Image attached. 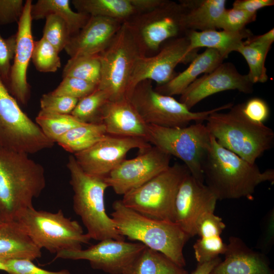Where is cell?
Listing matches in <instances>:
<instances>
[{
    "mask_svg": "<svg viewBox=\"0 0 274 274\" xmlns=\"http://www.w3.org/2000/svg\"><path fill=\"white\" fill-rule=\"evenodd\" d=\"M66 166L74 192L73 209L80 217L86 234L90 239L99 241L108 238L124 240L106 212L105 193L108 186L104 179L85 173L73 155L69 156Z\"/></svg>",
    "mask_w": 274,
    "mask_h": 274,
    "instance_id": "cell-5",
    "label": "cell"
},
{
    "mask_svg": "<svg viewBox=\"0 0 274 274\" xmlns=\"http://www.w3.org/2000/svg\"><path fill=\"white\" fill-rule=\"evenodd\" d=\"M147 142L184 162L191 175L204 183L202 165L211 135L202 122L182 127L148 125Z\"/></svg>",
    "mask_w": 274,
    "mask_h": 274,
    "instance_id": "cell-9",
    "label": "cell"
},
{
    "mask_svg": "<svg viewBox=\"0 0 274 274\" xmlns=\"http://www.w3.org/2000/svg\"><path fill=\"white\" fill-rule=\"evenodd\" d=\"M257 13H250L233 8L225 9L221 18L219 29L229 31H239L256 20Z\"/></svg>",
    "mask_w": 274,
    "mask_h": 274,
    "instance_id": "cell-39",
    "label": "cell"
},
{
    "mask_svg": "<svg viewBox=\"0 0 274 274\" xmlns=\"http://www.w3.org/2000/svg\"><path fill=\"white\" fill-rule=\"evenodd\" d=\"M190 174L184 164L170 165L140 187L123 195L126 207L150 218L174 222V206L179 188Z\"/></svg>",
    "mask_w": 274,
    "mask_h": 274,
    "instance_id": "cell-8",
    "label": "cell"
},
{
    "mask_svg": "<svg viewBox=\"0 0 274 274\" xmlns=\"http://www.w3.org/2000/svg\"><path fill=\"white\" fill-rule=\"evenodd\" d=\"M225 259L210 274H274L266 255L249 248L239 237L229 238Z\"/></svg>",
    "mask_w": 274,
    "mask_h": 274,
    "instance_id": "cell-21",
    "label": "cell"
},
{
    "mask_svg": "<svg viewBox=\"0 0 274 274\" xmlns=\"http://www.w3.org/2000/svg\"><path fill=\"white\" fill-rule=\"evenodd\" d=\"M70 3L69 0H38L32 5V20H40L50 14L56 15L65 21L71 37L74 36L86 25L90 16L74 11Z\"/></svg>",
    "mask_w": 274,
    "mask_h": 274,
    "instance_id": "cell-29",
    "label": "cell"
},
{
    "mask_svg": "<svg viewBox=\"0 0 274 274\" xmlns=\"http://www.w3.org/2000/svg\"><path fill=\"white\" fill-rule=\"evenodd\" d=\"M24 4L23 0H0V25L18 22Z\"/></svg>",
    "mask_w": 274,
    "mask_h": 274,
    "instance_id": "cell-45",
    "label": "cell"
},
{
    "mask_svg": "<svg viewBox=\"0 0 274 274\" xmlns=\"http://www.w3.org/2000/svg\"><path fill=\"white\" fill-rule=\"evenodd\" d=\"M182 18L179 2L163 0L155 9L135 14L125 22L143 55L148 56L149 53H157L166 41L186 35Z\"/></svg>",
    "mask_w": 274,
    "mask_h": 274,
    "instance_id": "cell-12",
    "label": "cell"
},
{
    "mask_svg": "<svg viewBox=\"0 0 274 274\" xmlns=\"http://www.w3.org/2000/svg\"><path fill=\"white\" fill-rule=\"evenodd\" d=\"M202 172L204 182L218 200L246 197L252 200L260 184L274 182V170L261 171L251 163L221 146L211 135Z\"/></svg>",
    "mask_w": 274,
    "mask_h": 274,
    "instance_id": "cell-1",
    "label": "cell"
},
{
    "mask_svg": "<svg viewBox=\"0 0 274 274\" xmlns=\"http://www.w3.org/2000/svg\"><path fill=\"white\" fill-rule=\"evenodd\" d=\"M152 81L138 83L128 99L148 125L167 127H182L192 121L202 122L213 112L230 109L228 103L209 110L192 112L173 96L162 94L153 88Z\"/></svg>",
    "mask_w": 274,
    "mask_h": 274,
    "instance_id": "cell-7",
    "label": "cell"
},
{
    "mask_svg": "<svg viewBox=\"0 0 274 274\" xmlns=\"http://www.w3.org/2000/svg\"><path fill=\"white\" fill-rule=\"evenodd\" d=\"M198 50L190 49L189 39L185 35L166 41L155 54L141 56L131 77L127 99L141 81H154L158 86L167 83L176 75L175 70L177 65L190 63L198 54Z\"/></svg>",
    "mask_w": 274,
    "mask_h": 274,
    "instance_id": "cell-13",
    "label": "cell"
},
{
    "mask_svg": "<svg viewBox=\"0 0 274 274\" xmlns=\"http://www.w3.org/2000/svg\"><path fill=\"white\" fill-rule=\"evenodd\" d=\"M146 246L142 243L108 238L88 248L63 251L55 259L88 260L91 266L110 274H122Z\"/></svg>",
    "mask_w": 274,
    "mask_h": 274,
    "instance_id": "cell-16",
    "label": "cell"
},
{
    "mask_svg": "<svg viewBox=\"0 0 274 274\" xmlns=\"http://www.w3.org/2000/svg\"><path fill=\"white\" fill-rule=\"evenodd\" d=\"M163 0H131L137 14L150 11L159 6Z\"/></svg>",
    "mask_w": 274,
    "mask_h": 274,
    "instance_id": "cell-47",
    "label": "cell"
},
{
    "mask_svg": "<svg viewBox=\"0 0 274 274\" xmlns=\"http://www.w3.org/2000/svg\"><path fill=\"white\" fill-rule=\"evenodd\" d=\"M151 146L140 138L108 134L91 147L73 155L85 173L104 179L125 159L129 151H141Z\"/></svg>",
    "mask_w": 274,
    "mask_h": 274,
    "instance_id": "cell-15",
    "label": "cell"
},
{
    "mask_svg": "<svg viewBox=\"0 0 274 274\" xmlns=\"http://www.w3.org/2000/svg\"><path fill=\"white\" fill-rule=\"evenodd\" d=\"M79 99L68 96L55 95L51 92L43 94L40 99L41 111L60 114H71Z\"/></svg>",
    "mask_w": 274,
    "mask_h": 274,
    "instance_id": "cell-40",
    "label": "cell"
},
{
    "mask_svg": "<svg viewBox=\"0 0 274 274\" xmlns=\"http://www.w3.org/2000/svg\"><path fill=\"white\" fill-rule=\"evenodd\" d=\"M206 121L209 133L218 144L250 163H256L273 146V130L246 117L241 104L226 113L213 112Z\"/></svg>",
    "mask_w": 274,
    "mask_h": 274,
    "instance_id": "cell-4",
    "label": "cell"
},
{
    "mask_svg": "<svg viewBox=\"0 0 274 274\" xmlns=\"http://www.w3.org/2000/svg\"><path fill=\"white\" fill-rule=\"evenodd\" d=\"M124 22L90 16L86 25L71 38L64 50L70 58L99 54L108 46Z\"/></svg>",
    "mask_w": 274,
    "mask_h": 274,
    "instance_id": "cell-20",
    "label": "cell"
},
{
    "mask_svg": "<svg viewBox=\"0 0 274 274\" xmlns=\"http://www.w3.org/2000/svg\"><path fill=\"white\" fill-rule=\"evenodd\" d=\"M135 157L124 159L104 178L108 187L123 195L166 169L172 156L154 146L139 151Z\"/></svg>",
    "mask_w": 274,
    "mask_h": 274,
    "instance_id": "cell-14",
    "label": "cell"
},
{
    "mask_svg": "<svg viewBox=\"0 0 274 274\" xmlns=\"http://www.w3.org/2000/svg\"><path fill=\"white\" fill-rule=\"evenodd\" d=\"M273 5V0H236L232 4V8L257 13L260 9Z\"/></svg>",
    "mask_w": 274,
    "mask_h": 274,
    "instance_id": "cell-46",
    "label": "cell"
},
{
    "mask_svg": "<svg viewBox=\"0 0 274 274\" xmlns=\"http://www.w3.org/2000/svg\"><path fill=\"white\" fill-rule=\"evenodd\" d=\"M45 19L42 38L60 52L71 38L67 26L62 18L54 14L49 15Z\"/></svg>",
    "mask_w": 274,
    "mask_h": 274,
    "instance_id": "cell-37",
    "label": "cell"
},
{
    "mask_svg": "<svg viewBox=\"0 0 274 274\" xmlns=\"http://www.w3.org/2000/svg\"><path fill=\"white\" fill-rule=\"evenodd\" d=\"M191 50L206 47L217 51L224 59L233 51L237 52L244 39L253 35L247 28L239 31H229L224 30H209L202 31H189L186 33Z\"/></svg>",
    "mask_w": 274,
    "mask_h": 274,
    "instance_id": "cell-27",
    "label": "cell"
},
{
    "mask_svg": "<svg viewBox=\"0 0 274 274\" xmlns=\"http://www.w3.org/2000/svg\"><path fill=\"white\" fill-rule=\"evenodd\" d=\"M109 100L107 93L97 87L92 93L79 100L71 114L84 123H101L102 109Z\"/></svg>",
    "mask_w": 274,
    "mask_h": 274,
    "instance_id": "cell-35",
    "label": "cell"
},
{
    "mask_svg": "<svg viewBox=\"0 0 274 274\" xmlns=\"http://www.w3.org/2000/svg\"><path fill=\"white\" fill-rule=\"evenodd\" d=\"M101 67L99 54L70 58L62 72V78L80 79L97 86L101 79Z\"/></svg>",
    "mask_w": 274,
    "mask_h": 274,
    "instance_id": "cell-33",
    "label": "cell"
},
{
    "mask_svg": "<svg viewBox=\"0 0 274 274\" xmlns=\"http://www.w3.org/2000/svg\"><path fill=\"white\" fill-rule=\"evenodd\" d=\"M183 24L186 33L219 29L226 9L225 0H181Z\"/></svg>",
    "mask_w": 274,
    "mask_h": 274,
    "instance_id": "cell-25",
    "label": "cell"
},
{
    "mask_svg": "<svg viewBox=\"0 0 274 274\" xmlns=\"http://www.w3.org/2000/svg\"><path fill=\"white\" fill-rule=\"evenodd\" d=\"M111 214L119 233L158 251L178 266H186L183 248L190 237L176 223L146 217L125 207L121 200Z\"/></svg>",
    "mask_w": 274,
    "mask_h": 274,
    "instance_id": "cell-3",
    "label": "cell"
},
{
    "mask_svg": "<svg viewBox=\"0 0 274 274\" xmlns=\"http://www.w3.org/2000/svg\"><path fill=\"white\" fill-rule=\"evenodd\" d=\"M142 56L145 55L124 21L108 46L99 54L101 74L97 87L107 93L109 100L127 99L132 72Z\"/></svg>",
    "mask_w": 274,
    "mask_h": 274,
    "instance_id": "cell-10",
    "label": "cell"
},
{
    "mask_svg": "<svg viewBox=\"0 0 274 274\" xmlns=\"http://www.w3.org/2000/svg\"><path fill=\"white\" fill-rule=\"evenodd\" d=\"M253 85L247 74L239 73L232 63L223 62L192 83L180 95L179 101L191 110L202 100L218 92L236 90L251 93Z\"/></svg>",
    "mask_w": 274,
    "mask_h": 274,
    "instance_id": "cell-18",
    "label": "cell"
},
{
    "mask_svg": "<svg viewBox=\"0 0 274 274\" xmlns=\"http://www.w3.org/2000/svg\"><path fill=\"white\" fill-rule=\"evenodd\" d=\"M6 272L9 274H72L68 270L53 271L36 266L31 260L15 259L5 261Z\"/></svg>",
    "mask_w": 274,
    "mask_h": 274,
    "instance_id": "cell-43",
    "label": "cell"
},
{
    "mask_svg": "<svg viewBox=\"0 0 274 274\" xmlns=\"http://www.w3.org/2000/svg\"><path fill=\"white\" fill-rule=\"evenodd\" d=\"M41 256V249L19 222L13 220L0 224V260L33 261Z\"/></svg>",
    "mask_w": 274,
    "mask_h": 274,
    "instance_id": "cell-23",
    "label": "cell"
},
{
    "mask_svg": "<svg viewBox=\"0 0 274 274\" xmlns=\"http://www.w3.org/2000/svg\"><path fill=\"white\" fill-rule=\"evenodd\" d=\"M16 45V35L4 39L0 34V76L7 85Z\"/></svg>",
    "mask_w": 274,
    "mask_h": 274,
    "instance_id": "cell-41",
    "label": "cell"
},
{
    "mask_svg": "<svg viewBox=\"0 0 274 274\" xmlns=\"http://www.w3.org/2000/svg\"><path fill=\"white\" fill-rule=\"evenodd\" d=\"M221 261L218 257L210 261L198 263L196 269L191 274H210L213 268Z\"/></svg>",
    "mask_w": 274,
    "mask_h": 274,
    "instance_id": "cell-48",
    "label": "cell"
},
{
    "mask_svg": "<svg viewBox=\"0 0 274 274\" xmlns=\"http://www.w3.org/2000/svg\"><path fill=\"white\" fill-rule=\"evenodd\" d=\"M274 41V29L264 34L253 35L244 41L237 52L246 60L249 68L248 76L253 83L266 82L268 77L265 62L267 55Z\"/></svg>",
    "mask_w": 274,
    "mask_h": 274,
    "instance_id": "cell-28",
    "label": "cell"
},
{
    "mask_svg": "<svg viewBox=\"0 0 274 274\" xmlns=\"http://www.w3.org/2000/svg\"><path fill=\"white\" fill-rule=\"evenodd\" d=\"M0 270L6 271L7 268L5 265V262L0 260Z\"/></svg>",
    "mask_w": 274,
    "mask_h": 274,
    "instance_id": "cell-49",
    "label": "cell"
},
{
    "mask_svg": "<svg viewBox=\"0 0 274 274\" xmlns=\"http://www.w3.org/2000/svg\"><path fill=\"white\" fill-rule=\"evenodd\" d=\"M261 234L256 248L266 255L274 244V210H269L264 216L261 225Z\"/></svg>",
    "mask_w": 274,
    "mask_h": 274,
    "instance_id": "cell-44",
    "label": "cell"
},
{
    "mask_svg": "<svg viewBox=\"0 0 274 274\" xmlns=\"http://www.w3.org/2000/svg\"><path fill=\"white\" fill-rule=\"evenodd\" d=\"M101 123L108 134L138 138L147 142L148 125L127 99L108 101L102 109Z\"/></svg>",
    "mask_w": 274,
    "mask_h": 274,
    "instance_id": "cell-22",
    "label": "cell"
},
{
    "mask_svg": "<svg viewBox=\"0 0 274 274\" xmlns=\"http://www.w3.org/2000/svg\"><path fill=\"white\" fill-rule=\"evenodd\" d=\"M224 59L216 50L207 48L204 52L195 56L186 69L166 84L158 86L155 89L168 96L181 95L199 75L210 73Z\"/></svg>",
    "mask_w": 274,
    "mask_h": 274,
    "instance_id": "cell-26",
    "label": "cell"
},
{
    "mask_svg": "<svg viewBox=\"0 0 274 274\" xmlns=\"http://www.w3.org/2000/svg\"><path fill=\"white\" fill-rule=\"evenodd\" d=\"M217 198L210 188L191 174L182 182L174 206L175 223L190 237L196 235V227L204 214L214 212Z\"/></svg>",
    "mask_w": 274,
    "mask_h": 274,
    "instance_id": "cell-17",
    "label": "cell"
},
{
    "mask_svg": "<svg viewBox=\"0 0 274 274\" xmlns=\"http://www.w3.org/2000/svg\"><path fill=\"white\" fill-rule=\"evenodd\" d=\"M15 220L41 249L52 253L82 249L91 239L79 222L65 217L61 210L51 213L32 207L21 212Z\"/></svg>",
    "mask_w": 274,
    "mask_h": 274,
    "instance_id": "cell-6",
    "label": "cell"
},
{
    "mask_svg": "<svg viewBox=\"0 0 274 274\" xmlns=\"http://www.w3.org/2000/svg\"><path fill=\"white\" fill-rule=\"evenodd\" d=\"M54 144L22 110L0 76V146L29 155Z\"/></svg>",
    "mask_w": 274,
    "mask_h": 274,
    "instance_id": "cell-11",
    "label": "cell"
},
{
    "mask_svg": "<svg viewBox=\"0 0 274 274\" xmlns=\"http://www.w3.org/2000/svg\"><path fill=\"white\" fill-rule=\"evenodd\" d=\"M97 87L85 80L66 77L63 78L57 88L50 92L53 95L68 96L79 100L92 93Z\"/></svg>",
    "mask_w": 274,
    "mask_h": 274,
    "instance_id": "cell-38",
    "label": "cell"
},
{
    "mask_svg": "<svg viewBox=\"0 0 274 274\" xmlns=\"http://www.w3.org/2000/svg\"><path fill=\"white\" fill-rule=\"evenodd\" d=\"M36 123L44 135L53 143L56 142L73 128L82 123L71 114H60L40 111Z\"/></svg>",
    "mask_w": 274,
    "mask_h": 274,
    "instance_id": "cell-34",
    "label": "cell"
},
{
    "mask_svg": "<svg viewBox=\"0 0 274 274\" xmlns=\"http://www.w3.org/2000/svg\"><path fill=\"white\" fill-rule=\"evenodd\" d=\"M78 12L125 21L136 14L131 0H73Z\"/></svg>",
    "mask_w": 274,
    "mask_h": 274,
    "instance_id": "cell-31",
    "label": "cell"
},
{
    "mask_svg": "<svg viewBox=\"0 0 274 274\" xmlns=\"http://www.w3.org/2000/svg\"><path fill=\"white\" fill-rule=\"evenodd\" d=\"M107 134L102 123H83L70 130L56 143L66 151L74 154L91 147Z\"/></svg>",
    "mask_w": 274,
    "mask_h": 274,
    "instance_id": "cell-32",
    "label": "cell"
},
{
    "mask_svg": "<svg viewBox=\"0 0 274 274\" xmlns=\"http://www.w3.org/2000/svg\"><path fill=\"white\" fill-rule=\"evenodd\" d=\"M122 274H189L167 257L145 247Z\"/></svg>",
    "mask_w": 274,
    "mask_h": 274,
    "instance_id": "cell-30",
    "label": "cell"
},
{
    "mask_svg": "<svg viewBox=\"0 0 274 274\" xmlns=\"http://www.w3.org/2000/svg\"><path fill=\"white\" fill-rule=\"evenodd\" d=\"M244 114L250 120L264 124L269 116V108L267 102L259 97H253L241 104Z\"/></svg>",
    "mask_w": 274,
    "mask_h": 274,
    "instance_id": "cell-42",
    "label": "cell"
},
{
    "mask_svg": "<svg viewBox=\"0 0 274 274\" xmlns=\"http://www.w3.org/2000/svg\"><path fill=\"white\" fill-rule=\"evenodd\" d=\"M4 222H5V220H4V219L3 218V217H2V216L0 214V224Z\"/></svg>",
    "mask_w": 274,
    "mask_h": 274,
    "instance_id": "cell-50",
    "label": "cell"
},
{
    "mask_svg": "<svg viewBox=\"0 0 274 274\" xmlns=\"http://www.w3.org/2000/svg\"><path fill=\"white\" fill-rule=\"evenodd\" d=\"M32 1L26 0L22 15L17 22L16 45L13 62L6 85L19 104L26 105L30 96L27 72L33 48L31 16Z\"/></svg>",
    "mask_w": 274,
    "mask_h": 274,
    "instance_id": "cell-19",
    "label": "cell"
},
{
    "mask_svg": "<svg viewBox=\"0 0 274 274\" xmlns=\"http://www.w3.org/2000/svg\"><path fill=\"white\" fill-rule=\"evenodd\" d=\"M46 187L43 166L24 153L0 146V214L5 221L15 220Z\"/></svg>",
    "mask_w": 274,
    "mask_h": 274,
    "instance_id": "cell-2",
    "label": "cell"
},
{
    "mask_svg": "<svg viewBox=\"0 0 274 274\" xmlns=\"http://www.w3.org/2000/svg\"><path fill=\"white\" fill-rule=\"evenodd\" d=\"M59 52L42 38L34 42L31 59L36 68L42 73H54L61 66Z\"/></svg>",
    "mask_w": 274,
    "mask_h": 274,
    "instance_id": "cell-36",
    "label": "cell"
},
{
    "mask_svg": "<svg viewBox=\"0 0 274 274\" xmlns=\"http://www.w3.org/2000/svg\"><path fill=\"white\" fill-rule=\"evenodd\" d=\"M225 224L214 212L203 215L197 222L196 235L199 236L193 245L195 257L198 263L213 260L224 254L227 244L223 243L220 235Z\"/></svg>",
    "mask_w": 274,
    "mask_h": 274,
    "instance_id": "cell-24",
    "label": "cell"
}]
</instances>
